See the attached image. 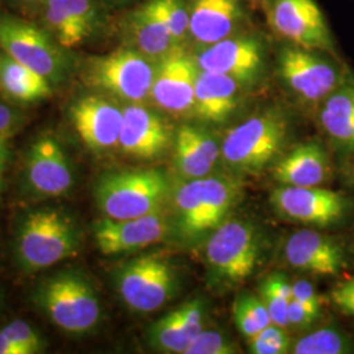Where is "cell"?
<instances>
[{"instance_id": "obj_21", "label": "cell", "mask_w": 354, "mask_h": 354, "mask_svg": "<svg viewBox=\"0 0 354 354\" xmlns=\"http://www.w3.org/2000/svg\"><path fill=\"white\" fill-rule=\"evenodd\" d=\"M203 330V304L189 301L152 324L150 342L167 353H185L193 339Z\"/></svg>"}, {"instance_id": "obj_5", "label": "cell", "mask_w": 354, "mask_h": 354, "mask_svg": "<svg viewBox=\"0 0 354 354\" xmlns=\"http://www.w3.org/2000/svg\"><path fill=\"white\" fill-rule=\"evenodd\" d=\"M0 49L51 84L62 82L70 67L67 49L44 26L8 13H0Z\"/></svg>"}, {"instance_id": "obj_27", "label": "cell", "mask_w": 354, "mask_h": 354, "mask_svg": "<svg viewBox=\"0 0 354 354\" xmlns=\"http://www.w3.org/2000/svg\"><path fill=\"white\" fill-rule=\"evenodd\" d=\"M0 89L19 102H35L50 97L51 83L36 71L15 61L10 55H0Z\"/></svg>"}, {"instance_id": "obj_38", "label": "cell", "mask_w": 354, "mask_h": 354, "mask_svg": "<svg viewBox=\"0 0 354 354\" xmlns=\"http://www.w3.org/2000/svg\"><path fill=\"white\" fill-rule=\"evenodd\" d=\"M291 292H292L294 299L322 310V299L317 295L311 282H308L306 279L295 281L294 283H291Z\"/></svg>"}, {"instance_id": "obj_9", "label": "cell", "mask_w": 354, "mask_h": 354, "mask_svg": "<svg viewBox=\"0 0 354 354\" xmlns=\"http://www.w3.org/2000/svg\"><path fill=\"white\" fill-rule=\"evenodd\" d=\"M115 286L122 301L137 313H153L172 299L176 291V274L158 256H142L121 266Z\"/></svg>"}, {"instance_id": "obj_16", "label": "cell", "mask_w": 354, "mask_h": 354, "mask_svg": "<svg viewBox=\"0 0 354 354\" xmlns=\"http://www.w3.org/2000/svg\"><path fill=\"white\" fill-rule=\"evenodd\" d=\"M71 121L92 151H106L120 143L122 109L102 96H83L70 108Z\"/></svg>"}, {"instance_id": "obj_25", "label": "cell", "mask_w": 354, "mask_h": 354, "mask_svg": "<svg viewBox=\"0 0 354 354\" xmlns=\"http://www.w3.org/2000/svg\"><path fill=\"white\" fill-rule=\"evenodd\" d=\"M124 32L133 49L153 61L162 59L165 54L178 46L163 21L146 3L127 16Z\"/></svg>"}, {"instance_id": "obj_40", "label": "cell", "mask_w": 354, "mask_h": 354, "mask_svg": "<svg viewBox=\"0 0 354 354\" xmlns=\"http://www.w3.org/2000/svg\"><path fill=\"white\" fill-rule=\"evenodd\" d=\"M192 133H193V137L197 142L198 147L205 153V156L209 159V162H212L214 165H216V162L219 159V152H221L216 140L207 131L201 130L198 127H192Z\"/></svg>"}, {"instance_id": "obj_42", "label": "cell", "mask_w": 354, "mask_h": 354, "mask_svg": "<svg viewBox=\"0 0 354 354\" xmlns=\"http://www.w3.org/2000/svg\"><path fill=\"white\" fill-rule=\"evenodd\" d=\"M0 354H24V352L4 330H0Z\"/></svg>"}, {"instance_id": "obj_14", "label": "cell", "mask_w": 354, "mask_h": 354, "mask_svg": "<svg viewBox=\"0 0 354 354\" xmlns=\"http://www.w3.org/2000/svg\"><path fill=\"white\" fill-rule=\"evenodd\" d=\"M197 74L196 61L176 46L158 61L150 97L168 113H190L194 109Z\"/></svg>"}, {"instance_id": "obj_19", "label": "cell", "mask_w": 354, "mask_h": 354, "mask_svg": "<svg viewBox=\"0 0 354 354\" xmlns=\"http://www.w3.org/2000/svg\"><path fill=\"white\" fill-rule=\"evenodd\" d=\"M26 177L33 190L49 197L62 196L74 184L68 158L51 137H42L32 145L26 159Z\"/></svg>"}, {"instance_id": "obj_12", "label": "cell", "mask_w": 354, "mask_h": 354, "mask_svg": "<svg viewBox=\"0 0 354 354\" xmlns=\"http://www.w3.org/2000/svg\"><path fill=\"white\" fill-rule=\"evenodd\" d=\"M38 15L39 26L67 50L95 37L102 26L97 0H44Z\"/></svg>"}, {"instance_id": "obj_39", "label": "cell", "mask_w": 354, "mask_h": 354, "mask_svg": "<svg viewBox=\"0 0 354 354\" xmlns=\"http://www.w3.org/2000/svg\"><path fill=\"white\" fill-rule=\"evenodd\" d=\"M239 298H241V301L244 304V306L248 308V311L251 313L253 319L259 323L261 329L273 324L270 315L268 313L266 304L261 298H257L252 294H243Z\"/></svg>"}, {"instance_id": "obj_30", "label": "cell", "mask_w": 354, "mask_h": 354, "mask_svg": "<svg viewBox=\"0 0 354 354\" xmlns=\"http://www.w3.org/2000/svg\"><path fill=\"white\" fill-rule=\"evenodd\" d=\"M146 4L163 21L176 45H180L189 33V12L183 0H149Z\"/></svg>"}, {"instance_id": "obj_46", "label": "cell", "mask_w": 354, "mask_h": 354, "mask_svg": "<svg viewBox=\"0 0 354 354\" xmlns=\"http://www.w3.org/2000/svg\"><path fill=\"white\" fill-rule=\"evenodd\" d=\"M117 1H127V0H117Z\"/></svg>"}, {"instance_id": "obj_43", "label": "cell", "mask_w": 354, "mask_h": 354, "mask_svg": "<svg viewBox=\"0 0 354 354\" xmlns=\"http://www.w3.org/2000/svg\"><path fill=\"white\" fill-rule=\"evenodd\" d=\"M6 159H7V145H6V137H4V138H0V176L4 169Z\"/></svg>"}, {"instance_id": "obj_17", "label": "cell", "mask_w": 354, "mask_h": 354, "mask_svg": "<svg viewBox=\"0 0 354 354\" xmlns=\"http://www.w3.org/2000/svg\"><path fill=\"white\" fill-rule=\"evenodd\" d=\"M196 64L203 71L231 76L244 83L259 74L263 64V49L253 38L227 37L200 51Z\"/></svg>"}, {"instance_id": "obj_31", "label": "cell", "mask_w": 354, "mask_h": 354, "mask_svg": "<svg viewBox=\"0 0 354 354\" xmlns=\"http://www.w3.org/2000/svg\"><path fill=\"white\" fill-rule=\"evenodd\" d=\"M290 336L285 328L270 324L256 336L248 339L250 352L253 354H283L289 352Z\"/></svg>"}, {"instance_id": "obj_45", "label": "cell", "mask_w": 354, "mask_h": 354, "mask_svg": "<svg viewBox=\"0 0 354 354\" xmlns=\"http://www.w3.org/2000/svg\"><path fill=\"white\" fill-rule=\"evenodd\" d=\"M251 1H253V3H254V4H256V3H257V1H259V0H251Z\"/></svg>"}, {"instance_id": "obj_18", "label": "cell", "mask_w": 354, "mask_h": 354, "mask_svg": "<svg viewBox=\"0 0 354 354\" xmlns=\"http://www.w3.org/2000/svg\"><path fill=\"white\" fill-rule=\"evenodd\" d=\"M171 140L165 120L140 104H129L122 109V127L118 146L137 159H153L165 152Z\"/></svg>"}, {"instance_id": "obj_33", "label": "cell", "mask_w": 354, "mask_h": 354, "mask_svg": "<svg viewBox=\"0 0 354 354\" xmlns=\"http://www.w3.org/2000/svg\"><path fill=\"white\" fill-rule=\"evenodd\" d=\"M3 330L10 336L17 346L23 349L24 354H35L42 352V340L37 332L23 320H15L7 324Z\"/></svg>"}, {"instance_id": "obj_34", "label": "cell", "mask_w": 354, "mask_h": 354, "mask_svg": "<svg viewBox=\"0 0 354 354\" xmlns=\"http://www.w3.org/2000/svg\"><path fill=\"white\" fill-rule=\"evenodd\" d=\"M260 297L266 304L272 323L281 328H289L288 306L290 299L279 295L274 291L266 290V289H260Z\"/></svg>"}, {"instance_id": "obj_15", "label": "cell", "mask_w": 354, "mask_h": 354, "mask_svg": "<svg viewBox=\"0 0 354 354\" xmlns=\"http://www.w3.org/2000/svg\"><path fill=\"white\" fill-rule=\"evenodd\" d=\"M168 219L162 212L131 219L104 218L95 226V241L105 256L134 252L163 241L168 234Z\"/></svg>"}, {"instance_id": "obj_3", "label": "cell", "mask_w": 354, "mask_h": 354, "mask_svg": "<svg viewBox=\"0 0 354 354\" xmlns=\"http://www.w3.org/2000/svg\"><path fill=\"white\" fill-rule=\"evenodd\" d=\"M168 193L162 171L127 169L102 177L95 194L104 215L120 221L162 212Z\"/></svg>"}, {"instance_id": "obj_20", "label": "cell", "mask_w": 354, "mask_h": 354, "mask_svg": "<svg viewBox=\"0 0 354 354\" xmlns=\"http://www.w3.org/2000/svg\"><path fill=\"white\" fill-rule=\"evenodd\" d=\"M285 256L292 268L317 276H337L344 266L342 247L314 230L292 234L285 247Z\"/></svg>"}, {"instance_id": "obj_7", "label": "cell", "mask_w": 354, "mask_h": 354, "mask_svg": "<svg viewBox=\"0 0 354 354\" xmlns=\"http://www.w3.org/2000/svg\"><path fill=\"white\" fill-rule=\"evenodd\" d=\"M153 59L133 48H121L106 55L89 58L83 76L93 88L102 89L130 104H140L151 95L156 73Z\"/></svg>"}, {"instance_id": "obj_13", "label": "cell", "mask_w": 354, "mask_h": 354, "mask_svg": "<svg viewBox=\"0 0 354 354\" xmlns=\"http://www.w3.org/2000/svg\"><path fill=\"white\" fill-rule=\"evenodd\" d=\"M270 200L282 216L317 227L342 221L348 209L344 196L320 187L282 185L273 190Z\"/></svg>"}, {"instance_id": "obj_44", "label": "cell", "mask_w": 354, "mask_h": 354, "mask_svg": "<svg viewBox=\"0 0 354 354\" xmlns=\"http://www.w3.org/2000/svg\"><path fill=\"white\" fill-rule=\"evenodd\" d=\"M17 1L21 3L26 8H29V10H33V11L38 12V10H39V7H41L44 0H17Z\"/></svg>"}, {"instance_id": "obj_1", "label": "cell", "mask_w": 354, "mask_h": 354, "mask_svg": "<svg viewBox=\"0 0 354 354\" xmlns=\"http://www.w3.org/2000/svg\"><path fill=\"white\" fill-rule=\"evenodd\" d=\"M241 196L239 184L228 177L189 180L175 193L176 226L185 241H198L219 227Z\"/></svg>"}, {"instance_id": "obj_11", "label": "cell", "mask_w": 354, "mask_h": 354, "mask_svg": "<svg viewBox=\"0 0 354 354\" xmlns=\"http://www.w3.org/2000/svg\"><path fill=\"white\" fill-rule=\"evenodd\" d=\"M304 48H286L279 55V75L304 102L322 104L342 84L345 73L322 54Z\"/></svg>"}, {"instance_id": "obj_24", "label": "cell", "mask_w": 354, "mask_h": 354, "mask_svg": "<svg viewBox=\"0 0 354 354\" xmlns=\"http://www.w3.org/2000/svg\"><path fill=\"white\" fill-rule=\"evenodd\" d=\"M239 86L241 82L231 76L198 68L193 112L207 122L225 121L238 105Z\"/></svg>"}, {"instance_id": "obj_2", "label": "cell", "mask_w": 354, "mask_h": 354, "mask_svg": "<svg viewBox=\"0 0 354 354\" xmlns=\"http://www.w3.org/2000/svg\"><path fill=\"white\" fill-rule=\"evenodd\" d=\"M79 234L59 210L39 209L26 214L16 241V253L28 272H37L75 256Z\"/></svg>"}, {"instance_id": "obj_28", "label": "cell", "mask_w": 354, "mask_h": 354, "mask_svg": "<svg viewBox=\"0 0 354 354\" xmlns=\"http://www.w3.org/2000/svg\"><path fill=\"white\" fill-rule=\"evenodd\" d=\"M175 165L177 171L188 180L210 176L214 165L209 162L193 137L192 127L184 125L175 137Z\"/></svg>"}, {"instance_id": "obj_23", "label": "cell", "mask_w": 354, "mask_h": 354, "mask_svg": "<svg viewBox=\"0 0 354 354\" xmlns=\"http://www.w3.org/2000/svg\"><path fill=\"white\" fill-rule=\"evenodd\" d=\"M329 175L328 155L315 142L297 146L273 169L279 184L291 187H320Z\"/></svg>"}, {"instance_id": "obj_37", "label": "cell", "mask_w": 354, "mask_h": 354, "mask_svg": "<svg viewBox=\"0 0 354 354\" xmlns=\"http://www.w3.org/2000/svg\"><path fill=\"white\" fill-rule=\"evenodd\" d=\"M234 319L239 332L247 339H251L261 330V327L253 319L248 308L241 302V298H238L234 304Z\"/></svg>"}, {"instance_id": "obj_4", "label": "cell", "mask_w": 354, "mask_h": 354, "mask_svg": "<svg viewBox=\"0 0 354 354\" xmlns=\"http://www.w3.org/2000/svg\"><path fill=\"white\" fill-rule=\"evenodd\" d=\"M260 257L259 232L244 221L223 222L206 243L205 260L209 277L221 288H234L250 279Z\"/></svg>"}, {"instance_id": "obj_10", "label": "cell", "mask_w": 354, "mask_h": 354, "mask_svg": "<svg viewBox=\"0 0 354 354\" xmlns=\"http://www.w3.org/2000/svg\"><path fill=\"white\" fill-rule=\"evenodd\" d=\"M266 15L281 37L307 50L337 57L336 42L315 0H266Z\"/></svg>"}, {"instance_id": "obj_22", "label": "cell", "mask_w": 354, "mask_h": 354, "mask_svg": "<svg viewBox=\"0 0 354 354\" xmlns=\"http://www.w3.org/2000/svg\"><path fill=\"white\" fill-rule=\"evenodd\" d=\"M241 16L238 0H194L189 12V33L196 41L212 45L230 37Z\"/></svg>"}, {"instance_id": "obj_36", "label": "cell", "mask_w": 354, "mask_h": 354, "mask_svg": "<svg viewBox=\"0 0 354 354\" xmlns=\"http://www.w3.org/2000/svg\"><path fill=\"white\" fill-rule=\"evenodd\" d=\"M330 299L344 314L354 317V279L337 283L330 291Z\"/></svg>"}, {"instance_id": "obj_35", "label": "cell", "mask_w": 354, "mask_h": 354, "mask_svg": "<svg viewBox=\"0 0 354 354\" xmlns=\"http://www.w3.org/2000/svg\"><path fill=\"white\" fill-rule=\"evenodd\" d=\"M320 315V310L311 307L308 304H302L294 298H291L288 306V319L289 327L295 328H307L310 327Z\"/></svg>"}, {"instance_id": "obj_8", "label": "cell", "mask_w": 354, "mask_h": 354, "mask_svg": "<svg viewBox=\"0 0 354 354\" xmlns=\"http://www.w3.org/2000/svg\"><path fill=\"white\" fill-rule=\"evenodd\" d=\"M36 299L51 322L68 333L88 332L102 315L97 294L87 279L75 273H61L46 279Z\"/></svg>"}, {"instance_id": "obj_6", "label": "cell", "mask_w": 354, "mask_h": 354, "mask_svg": "<svg viewBox=\"0 0 354 354\" xmlns=\"http://www.w3.org/2000/svg\"><path fill=\"white\" fill-rule=\"evenodd\" d=\"M288 130L286 118L276 111L250 117L225 137L222 155L226 165L244 174L259 172L281 151Z\"/></svg>"}, {"instance_id": "obj_29", "label": "cell", "mask_w": 354, "mask_h": 354, "mask_svg": "<svg viewBox=\"0 0 354 354\" xmlns=\"http://www.w3.org/2000/svg\"><path fill=\"white\" fill-rule=\"evenodd\" d=\"M349 339L337 329H319L304 336L292 348L295 354H344L349 353Z\"/></svg>"}, {"instance_id": "obj_26", "label": "cell", "mask_w": 354, "mask_h": 354, "mask_svg": "<svg viewBox=\"0 0 354 354\" xmlns=\"http://www.w3.org/2000/svg\"><path fill=\"white\" fill-rule=\"evenodd\" d=\"M319 121L330 140L354 149V77L346 74L342 84L320 104Z\"/></svg>"}, {"instance_id": "obj_32", "label": "cell", "mask_w": 354, "mask_h": 354, "mask_svg": "<svg viewBox=\"0 0 354 354\" xmlns=\"http://www.w3.org/2000/svg\"><path fill=\"white\" fill-rule=\"evenodd\" d=\"M236 345L219 332L201 330L190 342L184 354H235Z\"/></svg>"}, {"instance_id": "obj_41", "label": "cell", "mask_w": 354, "mask_h": 354, "mask_svg": "<svg viewBox=\"0 0 354 354\" xmlns=\"http://www.w3.org/2000/svg\"><path fill=\"white\" fill-rule=\"evenodd\" d=\"M17 121V114L12 108L4 102H0V138L8 136L10 130L15 127Z\"/></svg>"}]
</instances>
